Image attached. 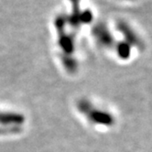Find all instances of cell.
I'll return each instance as SVG.
<instances>
[{
    "label": "cell",
    "mask_w": 152,
    "mask_h": 152,
    "mask_svg": "<svg viewBox=\"0 0 152 152\" xmlns=\"http://www.w3.org/2000/svg\"><path fill=\"white\" fill-rule=\"evenodd\" d=\"M90 104H89L88 102L82 101L79 104V107L82 112L85 113L88 115L89 119L92 122L106 126H110L114 123V117L112 115L104 111L94 109Z\"/></svg>",
    "instance_id": "1"
},
{
    "label": "cell",
    "mask_w": 152,
    "mask_h": 152,
    "mask_svg": "<svg viewBox=\"0 0 152 152\" xmlns=\"http://www.w3.org/2000/svg\"><path fill=\"white\" fill-rule=\"evenodd\" d=\"M117 28L124 35L126 42L129 45H134L140 50L144 48V44H143L142 40L137 37V35L135 33V32L132 30V28H130L127 24L120 21V22L117 23Z\"/></svg>",
    "instance_id": "2"
},
{
    "label": "cell",
    "mask_w": 152,
    "mask_h": 152,
    "mask_svg": "<svg viewBox=\"0 0 152 152\" xmlns=\"http://www.w3.org/2000/svg\"><path fill=\"white\" fill-rule=\"evenodd\" d=\"M93 33L100 44L104 45V47H111V45L114 44L113 36L111 35L109 30L107 29V28L103 24L95 26Z\"/></svg>",
    "instance_id": "3"
},
{
    "label": "cell",
    "mask_w": 152,
    "mask_h": 152,
    "mask_svg": "<svg viewBox=\"0 0 152 152\" xmlns=\"http://www.w3.org/2000/svg\"><path fill=\"white\" fill-rule=\"evenodd\" d=\"M116 52L117 55L123 60H126L130 57L131 53V46H130L126 41H122L117 43L116 45Z\"/></svg>",
    "instance_id": "4"
},
{
    "label": "cell",
    "mask_w": 152,
    "mask_h": 152,
    "mask_svg": "<svg viewBox=\"0 0 152 152\" xmlns=\"http://www.w3.org/2000/svg\"><path fill=\"white\" fill-rule=\"evenodd\" d=\"M72 3V14L71 17V22L73 26H78L80 23V10L79 2L80 0H71Z\"/></svg>",
    "instance_id": "5"
},
{
    "label": "cell",
    "mask_w": 152,
    "mask_h": 152,
    "mask_svg": "<svg viewBox=\"0 0 152 152\" xmlns=\"http://www.w3.org/2000/svg\"><path fill=\"white\" fill-rule=\"evenodd\" d=\"M60 44L65 52L71 53L73 50V43L69 36H61L60 39Z\"/></svg>",
    "instance_id": "6"
},
{
    "label": "cell",
    "mask_w": 152,
    "mask_h": 152,
    "mask_svg": "<svg viewBox=\"0 0 152 152\" xmlns=\"http://www.w3.org/2000/svg\"><path fill=\"white\" fill-rule=\"evenodd\" d=\"M93 19V14L90 10H85L80 15V22L83 23H89Z\"/></svg>",
    "instance_id": "7"
}]
</instances>
